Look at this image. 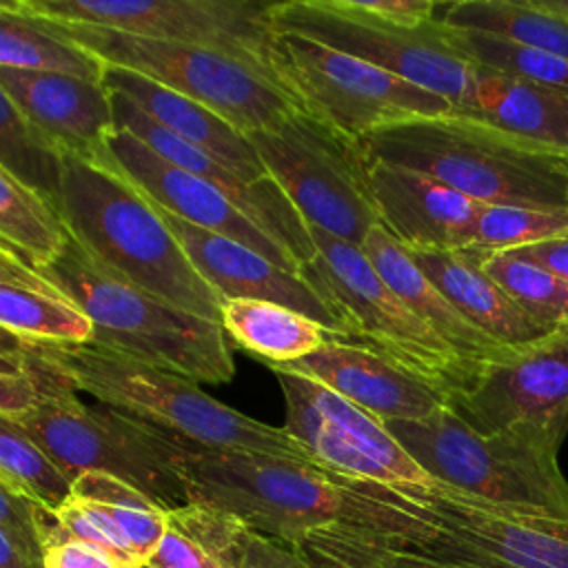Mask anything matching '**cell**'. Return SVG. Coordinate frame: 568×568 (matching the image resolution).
Here are the masks:
<instances>
[{
  "instance_id": "1",
  "label": "cell",
  "mask_w": 568,
  "mask_h": 568,
  "mask_svg": "<svg viewBox=\"0 0 568 568\" xmlns=\"http://www.w3.org/2000/svg\"><path fill=\"white\" fill-rule=\"evenodd\" d=\"M191 504L226 513L248 530L295 548L306 537L353 528L382 535L390 515L384 484L320 464L182 444Z\"/></svg>"
},
{
  "instance_id": "2",
  "label": "cell",
  "mask_w": 568,
  "mask_h": 568,
  "mask_svg": "<svg viewBox=\"0 0 568 568\" xmlns=\"http://www.w3.org/2000/svg\"><path fill=\"white\" fill-rule=\"evenodd\" d=\"M55 211L67 233L135 286L220 324L222 300L195 271L162 211L102 151L62 153Z\"/></svg>"
},
{
  "instance_id": "3",
  "label": "cell",
  "mask_w": 568,
  "mask_h": 568,
  "mask_svg": "<svg viewBox=\"0 0 568 568\" xmlns=\"http://www.w3.org/2000/svg\"><path fill=\"white\" fill-rule=\"evenodd\" d=\"M31 355L100 404L155 426L180 444L317 464L284 428L213 399L191 377L98 344L31 342Z\"/></svg>"
},
{
  "instance_id": "4",
  "label": "cell",
  "mask_w": 568,
  "mask_h": 568,
  "mask_svg": "<svg viewBox=\"0 0 568 568\" xmlns=\"http://www.w3.org/2000/svg\"><path fill=\"white\" fill-rule=\"evenodd\" d=\"M368 162L419 171L490 206L568 209V158L466 115L413 118L357 140Z\"/></svg>"
},
{
  "instance_id": "5",
  "label": "cell",
  "mask_w": 568,
  "mask_h": 568,
  "mask_svg": "<svg viewBox=\"0 0 568 568\" xmlns=\"http://www.w3.org/2000/svg\"><path fill=\"white\" fill-rule=\"evenodd\" d=\"M40 273L91 322V344L191 377L222 384L235 375L217 322L184 311L95 262L71 235Z\"/></svg>"
},
{
  "instance_id": "6",
  "label": "cell",
  "mask_w": 568,
  "mask_h": 568,
  "mask_svg": "<svg viewBox=\"0 0 568 568\" xmlns=\"http://www.w3.org/2000/svg\"><path fill=\"white\" fill-rule=\"evenodd\" d=\"M390 521L377 546L455 568H568V521L506 508L453 486H386Z\"/></svg>"
},
{
  "instance_id": "7",
  "label": "cell",
  "mask_w": 568,
  "mask_h": 568,
  "mask_svg": "<svg viewBox=\"0 0 568 568\" xmlns=\"http://www.w3.org/2000/svg\"><path fill=\"white\" fill-rule=\"evenodd\" d=\"M435 481L488 504L568 521V481L552 435L510 426L479 433L448 404L426 419L382 422Z\"/></svg>"
},
{
  "instance_id": "8",
  "label": "cell",
  "mask_w": 568,
  "mask_h": 568,
  "mask_svg": "<svg viewBox=\"0 0 568 568\" xmlns=\"http://www.w3.org/2000/svg\"><path fill=\"white\" fill-rule=\"evenodd\" d=\"M31 366L38 402L16 419L69 481L95 470L131 484L164 510L191 504L184 448L175 437L111 406L84 404L64 377L33 355Z\"/></svg>"
},
{
  "instance_id": "9",
  "label": "cell",
  "mask_w": 568,
  "mask_h": 568,
  "mask_svg": "<svg viewBox=\"0 0 568 568\" xmlns=\"http://www.w3.org/2000/svg\"><path fill=\"white\" fill-rule=\"evenodd\" d=\"M311 229L315 255L300 266L306 284L359 342L437 388L446 404L468 393L479 371L442 342L379 277L362 248Z\"/></svg>"
},
{
  "instance_id": "10",
  "label": "cell",
  "mask_w": 568,
  "mask_h": 568,
  "mask_svg": "<svg viewBox=\"0 0 568 568\" xmlns=\"http://www.w3.org/2000/svg\"><path fill=\"white\" fill-rule=\"evenodd\" d=\"M246 138L308 226L362 248L379 217L357 140L306 109Z\"/></svg>"
},
{
  "instance_id": "11",
  "label": "cell",
  "mask_w": 568,
  "mask_h": 568,
  "mask_svg": "<svg viewBox=\"0 0 568 568\" xmlns=\"http://www.w3.org/2000/svg\"><path fill=\"white\" fill-rule=\"evenodd\" d=\"M42 20L64 38L91 51L104 64L140 73L186 95L220 113L242 133L273 126L288 113L304 109L271 78L222 51L113 29Z\"/></svg>"
},
{
  "instance_id": "12",
  "label": "cell",
  "mask_w": 568,
  "mask_h": 568,
  "mask_svg": "<svg viewBox=\"0 0 568 568\" xmlns=\"http://www.w3.org/2000/svg\"><path fill=\"white\" fill-rule=\"evenodd\" d=\"M22 4L24 11L58 22L113 29L153 40L215 49L235 60L246 62L248 67L271 78L277 87H282L277 75V31L271 20L273 2L22 0Z\"/></svg>"
},
{
  "instance_id": "13",
  "label": "cell",
  "mask_w": 568,
  "mask_h": 568,
  "mask_svg": "<svg viewBox=\"0 0 568 568\" xmlns=\"http://www.w3.org/2000/svg\"><path fill=\"white\" fill-rule=\"evenodd\" d=\"M282 87L313 115L359 140L413 120L453 115L448 100L315 40L277 33Z\"/></svg>"
},
{
  "instance_id": "14",
  "label": "cell",
  "mask_w": 568,
  "mask_h": 568,
  "mask_svg": "<svg viewBox=\"0 0 568 568\" xmlns=\"http://www.w3.org/2000/svg\"><path fill=\"white\" fill-rule=\"evenodd\" d=\"M271 20L277 33L302 36L390 71L448 100L455 115H466L473 64L455 51L437 18L399 27L355 13L339 0H286L271 4Z\"/></svg>"
},
{
  "instance_id": "15",
  "label": "cell",
  "mask_w": 568,
  "mask_h": 568,
  "mask_svg": "<svg viewBox=\"0 0 568 568\" xmlns=\"http://www.w3.org/2000/svg\"><path fill=\"white\" fill-rule=\"evenodd\" d=\"M271 371L286 402L284 430L320 466L384 486H428L435 481L377 417L311 377L280 366H271Z\"/></svg>"
},
{
  "instance_id": "16",
  "label": "cell",
  "mask_w": 568,
  "mask_h": 568,
  "mask_svg": "<svg viewBox=\"0 0 568 568\" xmlns=\"http://www.w3.org/2000/svg\"><path fill=\"white\" fill-rule=\"evenodd\" d=\"M448 406L479 433L528 426L561 442L568 430V326L508 348Z\"/></svg>"
},
{
  "instance_id": "17",
  "label": "cell",
  "mask_w": 568,
  "mask_h": 568,
  "mask_svg": "<svg viewBox=\"0 0 568 568\" xmlns=\"http://www.w3.org/2000/svg\"><path fill=\"white\" fill-rule=\"evenodd\" d=\"M102 155L162 211H169L193 226L242 242L280 268L300 273L297 260L275 237L260 229L229 193L209 180L166 162L129 131L113 129L104 140Z\"/></svg>"
},
{
  "instance_id": "18",
  "label": "cell",
  "mask_w": 568,
  "mask_h": 568,
  "mask_svg": "<svg viewBox=\"0 0 568 568\" xmlns=\"http://www.w3.org/2000/svg\"><path fill=\"white\" fill-rule=\"evenodd\" d=\"M109 95L115 129L129 131L166 162L193 175H200L217 189H222L224 193H229L260 229L275 237L297 260L300 266L315 255V244L306 220L300 215L295 204L284 195V191L277 186L273 178L260 182H244L206 151L166 131L126 95L118 91H109Z\"/></svg>"
},
{
  "instance_id": "19",
  "label": "cell",
  "mask_w": 568,
  "mask_h": 568,
  "mask_svg": "<svg viewBox=\"0 0 568 568\" xmlns=\"http://www.w3.org/2000/svg\"><path fill=\"white\" fill-rule=\"evenodd\" d=\"M162 215L195 271L209 282L222 302L264 300L282 304L306 315L328 335L351 339V333L337 313L306 284L300 273L284 271L251 246L193 226L169 211H162Z\"/></svg>"
},
{
  "instance_id": "20",
  "label": "cell",
  "mask_w": 568,
  "mask_h": 568,
  "mask_svg": "<svg viewBox=\"0 0 568 568\" xmlns=\"http://www.w3.org/2000/svg\"><path fill=\"white\" fill-rule=\"evenodd\" d=\"M273 366L324 384L379 422L426 419L446 406V397L424 379L377 351L337 335H328L317 351L291 364Z\"/></svg>"
},
{
  "instance_id": "21",
  "label": "cell",
  "mask_w": 568,
  "mask_h": 568,
  "mask_svg": "<svg viewBox=\"0 0 568 568\" xmlns=\"http://www.w3.org/2000/svg\"><path fill=\"white\" fill-rule=\"evenodd\" d=\"M368 186L379 224L408 251H462L484 206L430 175L388 162H368Z\"/></svg>"
},
{
  "instance_id": "22",
  "label": "cell",
  "mask_w": 568,
  "mask_h": 568,
  "mask_svg": "<svg viewBox=\"0 0 568 568\" xmlns=\"http://www.w3.org/2000/svg\"><path fill=\"white\" fill-rule=\"evenodd\" d=\"M0 87L60 155H95L115 129L111 95L102 82L0 67Z\"/></svg>"
},
{
  "instance_id": "23",
  "label": "cell",
  "mask_w": 568,
  "mask_h": 568,
  "mask_svg": "<svg viewBox=\"0 0 568 568\" xmlns=\"http://www.w3.org/2000/svg\"><path fill=\"white\" fill-rule=\"evenodd\" d=\"M102 84L109 91H118L133 100L166 131L206 151L244 182H260L271 178L246 133H242L213 109L120 67L106 64Z\"/></svg>"
},
{
  "instance_id": "24",
  "label": "cell",
  "mask_w": 568,
  "mask_h": 568,
  "mask_svg": "<svg viewBox=\"0 0 568 568\" xmlns=\"http://www.w3.org/2000/svg\"><path fill=\"white\" fill-rule=\"evenodd\" d=\"M362 253L368 257L379 277L397 293V297L464 362L481 371L499 359L508 348L477 326H473L444 295L442 291L415 266L406 248L395 242L382 224H375L364 244Z\"/></svg>"
},
{
  "instance_id": "25",
  "label": "cell",
  "mask_w": 568,
  "mask_h": 568,
  "mask_svg": "<svg viewBox=\"0 0 568 568\" xmlns=\"http://www.w3.org/2000/svg\"><path fill=\"white\" fill-rule=\"evenodd\" d=\"M415 266L481 333L504 346H526L550 328L528 317L468 251H408Z\"/></svg>"
},
{
  "instance_id": "26",
  "label": "cell",
  "mask_w": 568,
  "mask_h": 568,
  "mask_svg": "<svg viewBox=\"0 0 568 568\" xmlns=\"http://www.w3.org/2000/svg\"><path fill=\"white\" fill-rule=\"evenodd\" d=\"M466 118L568 158V95L473 64Z\"/></svg>"
},
{
  "instance_id": "27",
  "label": "cell",
  "mask_w": 568,
  "mask_h": 568,
  "mask_svg": "<svg viewBox=\"0 0 568 568\" xmlns=\"http://www.w3.org/2000/svg\"><path fill=\"white\" fill-rule=\"evenodd\" d=\"M0 326L29 339L87 344L89 317L40 271L0 251Z\"/></svg>"
},
{
  "instance_id": "28",
  "label": "cell",
  "mask_w": 568,
  "mask_h": 568,
  "mask_svg": "<svg viewBox=\"0 0 568 568\" xmlns=\"http://www.w3.org/2000/svg\"><path fill=\"white\" fill-rule=\"evenodd\" d=\"M226 339L268 366L291 364L317 351L328 333L306 315L264 300H226L220 311Z\"/></svg>"
},
{
  "instance_id": "29",
  "label": "cell",
  "mask_w": 568,
  "mask_h": 568,
  "mask_svg": "<svg viewBox=\"0 0 568 568\" xmlns=\"http://www.w3.org/2000/svg\"><path fill=\"white\" fill-rule=\"evenodd\" d=\"M435 18L453 29L497 36L568 60V20L535 0H457L439 4Z\"/></svg>"
},
{
  "instance_id": "30",
  "label": "cell",
  "mask_w": 568,
  "mask_h": 568,
  "mask_svg": "<svg viewBox=\"0 0 568 568\" xmlns=\"http://www.w3.org/2000/svg\"><path fill=\"white\" fill-rule=\"evenodd\" d=\"M0 67L53 71L102 82L106 64L58 33L47 20L24 11L22 0L0 11Z\"/></svg>"
},
{
  "instance_id": "31",
  "label": "cell",
  "mask_w": 568,
  "mask_h": 568,
  "mask_svg": "<svg viewBox=\"0 0 568 568\" xmlns=\"http://www.w3.org/2000/svg\"><path fill=\"white\" fill-rule=\"evenodd\" d=\"M55 206L0 162V251L40 271L67 246Z\"/></svg>"
},
{
  "instance_id": "32",
  "label": "cell",
  "mask_w": 568,
  "mask_h": 568,
  "mask_svg": "<svg viewBox=\"0 0 568 568\" xmlns=\"http://www.w3.org/2000/svg\"><path fill=\"white\" fill-rule=\"evenodd\" d=\"M166 517L200 539L231 568H315L300 552L262 537L237 519L202 504L166 510Z\"/></svg>"
},
{
  "instance_id": "33",
  "label": "cell",
  "mask_w": 568,
  "mask_h": 568,
  "mask_svg": "<svg viewBox=\"0 0 568 568\" xmlns=\"http://www.w3.org/2000/svg\"><path fill=\"white\" fill-rule=\"evenodd\" d=\"M71 495L100 508L120 530L138 561L144 564L149 559L166 526L164 508L131 484L95 470L78 475L71 481Z\"/></svg>"
},
{
  "instance_id": "34",
  "label": "cell",
  "mask_w": 568,
  "mask_h": 568,
  "mask_svg": "<svg viewBox=\"0 0 568 568\" xmlns=\"http://www.w3.org/2000/svg\"><path fill=\"white\" fill-rule=\"evenodd\" d=\"M470 253V251H468ZM479 266L537 324L557 331L568 326V282L515 251L473 253Z\"/></svg>"
},
{
  "instance_id": "35",
  "label": "cell",
  "mask_w": 568,
  "mask_h": 568,
  "mask_svg": "<svg viewBox=\"0 0 568 568\" xmlns=\"http://www.w3.org/2000/svg\"><path fill=\"white\" fill-rule=\"evenodd\" d=\"M446 27V24H444ZM446 38L470 64L486 67L568 95V60L497 36L446 27Z\"/></svg>"
},
{
  "instance_id": "36",
  "label": "cell",
  "mask_w": 568,
  "mask_h": 568,
  "mask_svg": "<svg viewBox=\"0 0 568 568\" xmlns=\"http://www.w3.org/2000/svg\"><path fill=\"white\" fill-rule=\"evenodd\" d=\"M0 477L51 510L71 495L67 475L44 455L24 426L4 413H0Z\"/></svg>"
},
{
  "instance_id": "37",
  "label": "cell",
  "mask_w": 568,
  "mask_h": 568,
  "mask_svg": "<svg viewBox=\"0 0 568 568\" xmlns=\"http://www.w3.org/2000/svg\"><path fill=\"white\" fill-rule=\"evenodd\" d=\"M564 233H568V209L484 204L470 224L468 240L462 251H513L559 237Z\"/></svg>"
},
{
  "instance_id": "38",
  "label": "cell",
  "mask_w": 568,
  "mask_h": 568,
  "mask_svg": "<svg viewBox=\"0 0 568 568\" xmlns=\"http://www.w3.org/2000/svg\"><path fill=\"white\" fill-rule=\"evenodd\" d=\"M0 162L55 206L62 155L24 120L2 87Z\"/></svg>"
},
{
  "instance_id": "39",
  "label": "cell",
  "mask_w": 568,
  "mask_h": 568,
  "mask_svg": "<svg viewBox=\"0 0 568 568\" xmlns=\"http://www.w3.org/2000/svg\"><path fill=\"white\" fill-rule=\"evenodd\" d=\"M315 568H455L433 559L377 546L362 530L331 528L291 548Z\"/></svg>"
},
{
  "instance_id": "40",
  "label": "cell",
  "mask_w": 568,
  "mask_h": 568,
  "mask_svg": "<svg viewBox=\"0 0 568 568\" xmlns=\"http://www.w3.org/2000/svg\"><path fill=\"white\" fill-rule=\"evenodd\" d=\"M40 508L42 506L38 501H33L31 497H27L7 479L0 477V528L18 546V550L36 566H40Z\"/></svg>"
},
{
  "instance_id": "41",
  "label": "cell",
  "mask_w": 568,
  "mask_h": 568,
  "mask_svg": "<svg viewBox=\"0 0 568 568\" xmlns=\"http://www.w3.org/2000/svg\"><path fill=\"white\" fill-rule=\"evenodd\" d=\"M40 566L42 568H144L135 561L122 559L106 548L58 535H40Z\"/></svg>"
},
{
  "instance_id": "42",
  "label": "cell",
  "mask_w": 568,
  "mask_h": 568,
  "mask_svg": "<svg viewBox=\"0 0 568 568\" xmlns=\"http://www.w3.org/2000/svg\"><path fill=\"white\" fill-rule=\"evenodd\" d=\"M144 568H231L200 539L166 517L164 532L144 561Z\"/></svg>"
},
{
  "instance_id": "43",
  "label": "cell",
  "mask_w": 568,
  "mask_h": 568,
  "mask_svg": "<svg viewBox=\"0 0 568 568\" xmlns=\"http://www.w3.org/2000/svg\"><path fill=\"white\" fill-rule=\"evenodd\" d=\"M342 7L399 27H419L435 18L433 0H339Z\"/></svg>"
},
{
  "instance_id": "44",
  "label": "cell",
  "mask_w": 568,
  "mask_h": 568,
  "mask_svg": "<svg viewBox=\"0 0 568 568\" xmlns=\"http://www.w3.org/2000/svg\"><path fill=\"white\" fill-rule=\"evenodd\" d=\"M38 379L33 366L29 373L22 375H7L0 373V413L20 417L31 410L38 402Z\"/></svg>"
},
{
  "instance_id": "45",
  "label": "cell",
  "mask_w": 568,
  "mask_h": 568,
  "mask_svg": "<svg viewBox=\"0 0 568 568\" xmlns=\"http://www.w3.org/2000/svg\"><path fill=\"white\" fill-rule=\"evenodd\" d=\"M513 251L568 282V233L552 240H544L532 246L513 248Z\"/></svg>"
},
{
  "instance_id": "46",
  "label": "cell",
  "mask_w": 568,
  "mask_h": 568,
  "mask_svg": "<svg viewBox=\"0 0 568 568\" xmlns=\"http://www.w3.org/2000/svg\"><path fill=\"white\" fill-rule=\"evenodd\" d=\"M31 371V342L0 326V373L22 375Z\"/></svg>"
},
{
  "instance_id": "47",
  "label": "cell",
  "mask_w": 568,
  "mask_h": 568,
  "mask_svg": "<svg viewBox=\"0 0 568 568\" xmlns=\"http://www.w3.org/2000/svg\"><path fill=\"white\" fill-rule=\"evenodd\" d=\"M0 568H40L33 561H29L18 546L7 537V532L0 528Z\"/></svg>"
},
{
  "instance_id": "48",
  "label": "cell",
  "mask_w": 568,
  "mask_h": 568,
  "mask_svg": "<svg viewBox=\"0 0 568 568\" xmlns=\"http://www.w3.org/2000/svg\"><path fill=\"white\" fill-rule=\"evenodd\" d=\"M541 9H546V11H552V13H557V16H561V18H566L568 20V0H535Z\"/></svg>"
},
{
  "instance_id": "49",
  "label": "cell",
  "mask_w": 568,
  "mask_h": 568,
  "mask_svg": "<svg viewBox=\"0 0 568 568\" xmlns=\"http://www.w3.org/2000/svg\"><path fill=\"white\" fill-rule=\"evenodd\" d=\"M20 0H0V11L2 9H11V7H16Z\"/></svg>"
}]
</instances>
